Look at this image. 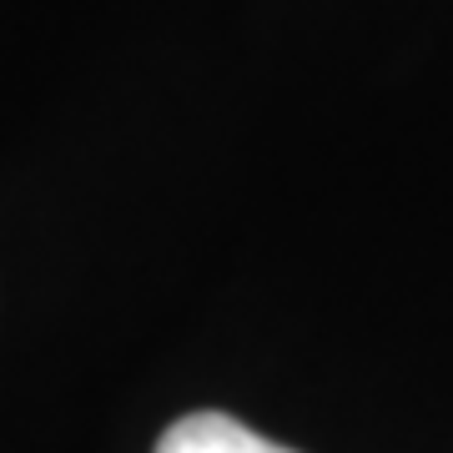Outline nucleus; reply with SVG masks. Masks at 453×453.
I'll list each match as a JSON object with an SVG mask.
<instances>
[{
  "label": "nucleus",
  "instance_id": "nucleus-1",
  "mask_svg": "<svg viewBox=\"0 0 453 453\" xmlns=\"http://www.w3.org/2000/svg\"><path fill=\"white\" fill-rule=\"evenodd\" d=\"M157 453H292L273 438L252 434L226 413H187L157 438Z\"/></svg>",
  "mask_w": 453,
  "mask_h": 453
}]
</instances>
